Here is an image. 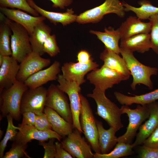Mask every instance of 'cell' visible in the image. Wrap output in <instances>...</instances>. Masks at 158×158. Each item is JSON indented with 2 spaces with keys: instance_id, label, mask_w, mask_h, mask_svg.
I'll return each instance as SVG.
<instances>
[{
  "instance_id": "cell-1",
  "label": "cell",
  "mask_w": 158,
  "mask_h": 158,
  "mask_svg": "<svg viewBox=\"0 0 158 158\" xmlns=\"http://www.w3.org/2000/svg\"><path fill=\"white\" fill-rule=\"evenodd\" d=\"M105 91L95 87L92 93L87 97L93 99L97 106L96 114L104 120L110 127L118 131L122 128L121 117L123 114L121 108L106 96Z\"/></svg>"
},
{
  "instance_id": "cell-2",
  "label": "cell",
  "mask_w": 158,
  "mask_h": 158,
  "mask_svg": "<svg viewBox=\"0 0 158 158\" xmlns=\"http://www.w3.org/2000/svg\"><path fill=\"white\" fill-rule=\"evenodd\" d=\"M120 54L133 77L130 85L131 89L135 90L138 84H142L150 90L152 89L153 85L151 77L157 74L158 68L142 63L134 56L133 52L126 49L120 48Z\"/></svg>"
},
{
  "instance_id": "cell-3",
  "label": "cell",
  "mask_w": 158,
  "mask_h": 158,
  "mask_svg": "<svg viewBox=\"0 0 158 158\" xmlns=\"http://www.w3.org/2000/svg\"><path fill=\"white\" fill-rule=\"evenodd\" d=\"M28 88L16 79L12 85L0 93V111L2 117L11 115L15 120L20 119V107L23 95Z\"/></svg>"
},
{
  "instance_id": "cell-4",
  "label": "cell",
  "mask_w": 158,
  "mask_h": 158,
  "mask_svg": "<svg viewBox=\"0 0 158 158\" xmlns=\"http://www.w3.org/2000/svg\"><path fill=\"white\" fill-rule=\"evenodd\" d=\"M80 121L83 133L95 153L101 154L96 120L87 99L80 93Z\"/></svg>"
},
{
  "instance_id": "cell-5",
  "label": "cell",
  "mask_w": 158,
  "mask_h": 158,
  "mask_svg": "<svg viewBox=\"0 0 158 158\" xmlns=\"http://www.w3.org/2000/svg\"><path fill=\"white\" fill-rule=\"evenodd\" d=\"M5 19L12 32L11 36V56L20 63L32 52L29 34L20 24L9 19L5 16Z\"/></svg>"
},
{
  "instance_id": "cell-6",
  "label": "cell",
  "mask_w": 158,
  "mask_h": 158,
  "mask_svg": "<svg viewBox=\"0 0 158 158\" xmlns=\"http://www.w3.org/2000/svg\"><path fill=\"white\" fill-rule=\"evenodd\" d=\"M110 13L123 18L125 15L123 3L120 0H105L101 5L87 10L78 15L76 22L80 24L97 23L105 15Z\"/></svg>"
},
{
  "instance_id": "cell-7",
  "label": "cell",
  "mask_w": 158,
  "mask_h": 158,
  "mask_svg": "<svg viewBox=\"0 0 158 158\" xmlns=\"http://www.w3.org/2000/svg\"><path fill=\"white\" fill-rule=\"evenodd\" d=\"M121 108L123 114H126L128 117L129 123L125 133L117 138L118 142L130 144L142 123L149 117L148 107L147 104H138L134 109L126 105H122Z\"/></svg>"
},
{
  "instance_id": "cell-8",
  "label": "cell",
  "mask_w": 158,
  "mask_h": 158,
  "mask_svg": "<svg viewBox=\"0 0 158 158\" xmlns=\"http://www.w3.org/2000/svg\"><path fill=\"white\" fill-rule=\"evenodd\" d=\"M57 80L59 84L58 88L68 95L72 112L73 126L74 128L78 129L83 133L80 121V94L81 88L80 85L75 82H71L66 80L62 74H59Z\"/></svg>"
},
{
  "instance_id": "cell-9",
  "label": "cell",
  "mask_w": 158,
  "mask_h": 158,
  "mask_svg": "<svg viewBox=\"0 0 158 158\" xmlns=\"http://www.w3.org/2000/svg\"><path fill=\"white\" fill-rule=\"evenodd\" d=\"M45 106L53 109L67 121L73 123L72 115L67 97L57 85L51 84L47 89Z\"/></svg>"
},
{
  "instance_id": "cell-10",
  "label": "cell",
  "mask_w": 158,
  "mask_h": 158,
  "mask_svg": "<svg viewBox=\"0 0 158 158\" xmlns=\"http://www.w3.org/2000/svg\"><path fill=\"white\" fill-rule=\"evenodd\" d=\"M87 79L95 87L104 91L126 80L119 73L103 65L100 68H96L87 74Z\"/></svg>"
},
{
  "instance_id": "cell-11",
  "label": "cell",
  "mask_w": 158,
  "mask_h": 158,
  "mask_svg": "<svg viewBox=\"0 0 158 158\" xmlns=\"http://www.w3.org/2000/svg\"><path fill=\"white\" fill-rule=\"evenodd\" d=\"M81 133L74 128L61 142L63 148L73 158H94L91 146L82 136Z\"/></svg>"
},
{
  "instance_id": "cell-12",
  "label": "cell",
  "mask_w": 158,
  "mask_h": 158,
  "mask_svg": "<svg viewBox=\"0 0 158 158\" xmlns=\"http://www.w3.org/2000/svg\"><path fill=\"white\" fill-rule=\"evenodd\" d=\"M47 94V89L43 86L35 89L28 88L22 97L20 107L21 114L27 111L35 113L44 112Z\"/></svg>"
},
{
  "instance_id": "cell-13",
  "label": "cell",
  "mask_w": 158,
  "mask_h": 158,
  "mask_svg": "<svg viewBox=\"0 0 158 158\" xmlns=\"http://www.w3.org/2000/svg\"><path fill=\"white\" fill-rule=\"evenodd\" d=\"M99 66L93 60L87 63L68 62L63 63L61 70L62 75L66 80L75 82L80 85L86 81L84 78L85 75Z\"/></svg>"
},
{
  "instance_id": "cell-14",
  "label": "cell",
  "mask_w": 158,
  "mask_h": 158,
  "mask_svg": "<svg viewBox=\"0 0 158 158\" xmlns=\"http://www.w3.org/2000/svg\"><path fill=\"white\" fill-rule=\"evenodd\" d=\"M51 63L50 59L43 58L32 51L20 63L16 79L24 83L29 77L48 66Z\"/></svg>"
},
{
  "instance_id": "cell-15",
  "label": "cell",
  "mask_w": 158,
  "mask_h": 158,
  "mask_svg": "<svg viewBox=\"0 0 158 158\" xmlns=\"http://www.w3.org/2000/svg\"><path fill=\"white\" fill-rule=\"evenodd\" d=\"M18 127V131L14 141L25 144H27L33 140L39 141H46L50 139L55 138L61 141L63 138L52 129L42 131L37 129L34 126Z\"/></svg>"
},
{
  "instance_id": "cell-16",
  "label": "cell",
  "mask_w": 158,
  "mask_h": 158,
  "mask_svg": "<svg viewBox=\"0 0 158 158\" xmlns=\"http://www.w3.org/2000/svg\"><path fill=\"white\" fill-rule=\"evenodd\" d=\"M1 12L9 19L23 27L29 35L33 32L35 26L46 18L41 16L30 15L19 9H14L0 6Z\"/></svg>"
},
{
  "instance_id": "cell-17",
  "label": "cell",
  "mask_w": 158,
  "mask_h": 158,
  "mask_svg": "<svg viewBox=\"0 0 158 158\" xmlns=\"http://www.w3.org/2000/svg\"><path fill=\"white\" fill-rule=\"evenodd\" d=\"M60 63L55 61L49 67L41 70L29 77L24 82L29 89H35L49 81L57 80L61 71Z\"/></svg>"
},
{
  "instance_id": "cell-18",
  "label": "cell",
  "mask_w": 158,
  "mask_h": 158,
  "mask_svg": "<svg viewBox=\"0 0 158 158\" xmlns=\"http://www.w3.org/2000/svg\"><path fill=\"white\" fill-rule=\"evenodd\" d=\"M147 104L149 111V116L139 128L135 140L132 144L134 147L142 144L158 125V102L155 101Z\"/></svg>"
},
{
  "instance_id": "cell-19",
  "label": "cell",
  "mask_w": 158,
  "mask_h": 158,
  "mask_svg": "<svg viewBox=\"0 0 158 158\" xmlns=\"http://www.w3.org/2000/svg\"><path fill=\"white\" fill-rule=\"evenodd\" d=\"M18 62L11 56H4L0 68V93L11 86L19 69Z\"/></svg>"
},
{
  "instance_id": "cell-20",
  "label": "cell",
  "mask_w": 158,
  "mask_h": 158,
  "mask_svg": "<svg viewBox=\"0 0 158 158\" xmlns=\"http://www.w3.org/2000/svg\"><path fill=\"white\" fill-rule=\"evenodd\" d=\"M27 1L32 7L55 25L60 23L63 26H65L76 21L78 15L74 14V11L72 8L68 9L64 13L50 11L37 6L33 0Z\"/></svg>"
},
{
  "instance_id": "cell-21",
  "label": "cell",
  "mask_w": 158,
  "mask_h": 158,
  "mask_svg": "<svg viewBox=\"0 0 158 158\" xmlns=\"http://www.w3.org/2000/svg\"><path fill=\"white\" fill-rule=\"evenodd\" d=\"M151 28L150 22H144L136 17L130 16L122 23L118 29L121 39L140 34L149 33Z\"/></svg>"
},
{
  "instance_id": "cell-22",
  "label": "cell",
  "mask_w": 158,
  "mask_h": 158,
  "mask_svg": "<svg viewBox=\"0 0 158 158\" xmlns=\"http://www.w3.org/2000/svg\"><path fill=\"white\" fill-rule=\"evenodd\" d=\"M104 47L100 55V59L103 61V65L119 73L126 80L128 79L131 73L123 57Z\"/></svg>"
},
{
  "instance_id": "cell-23",
  "label": "cell",
  "mask_w": 158,
  "mask_h": 158,
  "mask_svg": "<svg viewBox=\"0 0 158 158\" xmlns=\"http://www.w3.org/2000/svg\"><path fill=\"white\" fill-rule=\"evenodd\" d=\"M120 47L133 52L144 53L151 49L150 34H140L121 39Z\"/></svg>"
},
{
  "instance_id": "cell-24",
  "label": "cell",
  "mask_w": 158,
  "mask_h": 158,
  "mask_svg": "<svg viewBox=\"0 0 158 158\" xmlns=\"http://www.w3.org/2000/svg\"><path fill=\"white\" fill-rule=\"evenodd\" d=\"M96 123L101 154H104L108 153L118 142L117 138L115 135L118 130L114 128L111 127L108 129H105L104 127L102 122L97 120Z\"/></svg>"
},
{
  "instance_id": "cell-25",
  "label": "cell",
  "mask_w": 158,
  "mask_h": 158,
  "mask_svg": "<svg viewBox=\"0 0 158 158\" xmlns=\"http://www.w3.org/2000/svg\"><path fill=\"white\" fill-rule=\"evenodd\" d=\"M51 28L44 21L38 24L32 32L30 35V41L32 51L42 56L44 53L43 51L44 44L51 35Z\"/></svg>"
},
{
  "instance_id": "cell-26",
  "label": "cell",
  "mask_w": 158,
  "mask_h": 158,
  "mask_svg": "<svg viewBox=\"0 0 158 158\" xmlns=\"http://www.w3.org/2000/svg\"><path fill=\"white\" fill-rule=\"evenodd\" d=\"M44 112L47 116L52 129L63 138L74 129L73 124L67 121L53 109L45 106Z\"/></svg>"
},
{
  "instance_id": "cell-27",
  "label": "cell",
  "mask_w": 158,
  "mask_h": 158,
  "mask_svg": "<svg viewBox=\"0 0 158 158\" xmlns=\"http://www.w3.org/2000/svg\"><path fill=\"white\" fill-rule=\"evenodd\" d=\"M90 32L96 35L104 44V47L117 54H120L118 43L121 36L118 28L115 30L112 28H105L104 32L91 30Z\"/></svg>"
},
{
  "instance_id": "cell-28",
  "label": "cell",
  "mask_w": 158,
  "mask_h": 158,
  "mask_svg": "<svg viewBox=\"0 0 158 158\" xmlns=\"http://www.w3.org/2000/svg\"><path fill=\"white\" fill-rule=\"evenodd\" d=\"M114 96L122 105L129 106L133 104L144 105L158 100V88L150 92L140 95L130 96L119 92H115Z\"/></svg>"
},
{
  "instance_id": "cell-29",
  "label": "cell",
  "mask_w": 158,
  "mask_h": 158,
  "mask_svg": "<svg viewBox=\"0 0 158 158\" xmlns=\"http://www.w3.org/2000/svg\"><path fill=\"white\" fill-rule=\"evenodd\" d=\"M5 16L0 13V54L4 56H12L10 37L11 30L5 19Z\"/></svg>"
},
{
  "instance_id": "cell-30",
  "label": "cell",
  "mask_w": 158,
  "mask_h": 158,
  "mask_svg": "<svg viewBox=\"0 0 158 158\" xmlns=\"http://www.w3.org/2000/svg\"><path fill=\"white\" fill-rule=\"evenodd\" d=\"M125 12L132 11L136 15L137 17L140 20L149 19L152 15L158 13V7L153 6L149 1L142 0L139 1V7L132 6L123 2Z\"/></svg>"
},
{
  "instance_id": "cell-31",
  "label": "cell",
  "mask_w": 158,
  "mask_h": 158,
  "mask_svg": "<svg viewBox=\"0 0 158 158\" xmlns=\"http://www.w3.org/2000/svg\"><path fill=\"white\" fill-rule=\"evenodd\" d=\"M133 145L117 142L113 150L107 154L94 153V158H119L131 155L133 153Z\"/></svg>"
},
{
  "instance_id": "cell-32",
  "label": "cell",
  "mask_w": 158,
  "mask_h": 158,
  "mask_svg": "<svg viewBox=\"0 0 158 158\" xmlns=\"http://www.w3.org/2000/svg\"><path fill=\"white\" fill-rule=\"evenodd\" d=\"M8 121V126L4 136L0 143V158H3L4 152L9 140H14L18 133L19 127L15 126L13 123V118L10 114L6 117Z\"/></svg>"
},
{
  "instance_id": "cell-33",
  "label": "cell",
  "mask_w": 158,
  "mask_h": 158,
  "mask_svg": "<svg viewBox=\"0 0 158 158\" xmlns=\"http://www.w3.org/2000/svg\"><path fill=\"white\" fill-rule=\"evenodd\" d=\"M0 6L16 8L25 11L34 16L40 14L29 4L27 0H0Z\"/></svg>"
},
{
  "instance_id": "cell-34",
  "label": "cell",
  "mask_w": 158,
  "mask_h": 158,
  "mask_svg": "<svg viewBox=\"0 0 158 158\" xmlns=\"http://www.w3.org/2000/svg\"><path fill=\"white\" fill-rule=\"evenodd\" d=\"M28 145L14 141L9 151L5 153L3 158H20L24 156L30 158L25 150Z\"/></svg>"
},
{
  "instance_id": "cell-35",
  "label": "cell",
  "mask_w": 158,
  "mask_h": 158,
  "mask_svg": "<svg viewBox=\"0 0 158 158\" xmlns=\"http://www.w3.org/2000/svg\"><path fill=\"white\" fill-rule=\"evenodd\" d=\"M149 19L151 25L150 34L151 49L158 55V13L152 16Z\"/></svg>"
},
{
  "instance_id": "cell-36",
  "label": "cell",
  "mask_w": 158,
  "mask_h": 158,
  "mask_svg": "<svg viewBox=\"0 0 158 158\" xmlns=\"http://www.w3.org/2000/svg\"><path fill=\"white\" fill-rule=\"evenodd\" d=\"M43 51L51 57H54L60 52L57 45L55 34L50 35L45 41L43 46Z\"/></svg>"
},
{
  "instance_id": "cell-37",
  "label": "cell",
  "mask_w": 158,
  "mask_h": 158,
  "mask_svg": "<svg viewBox=\"0 0 158 158\" xmlns=\"http://www.w3.org/2000/svg\"><path fill=\"white\" fill-rule=\"evenodd\" d=\"M35 113L36 116L34 126L37 129L42 131L52 129L47 116L44 112L38 111Z\"/></svg>"
},
{
  "instance_id": "cell-38",
  "label": "cell",
  "mask_w": 158,
  "mask_h": 158,
  "mask_svg": "<svg viewBox=\"0 0 158 158\" xmlns=\"http://www.w3.org/2000/svg\"><path fill=\"white\" fill-rule=\"evenodd\" d=\"M55 138L49 140L47 142L45 141H39V144L44 149V158H54L56 153Z\"/></svg>"
},
{
  "instance_id": "cell-39",
  "label": "cell",
  "mask_w": 158,
  "mask_h": 158,
  "mask_svg": "<svg viewBox=\"0 0 158 158\" xmlns=\"http://www.w3.org/2000/svg\"><path fill=\"white\" fill-rule=\"evenodd\" d=\"M139 156L141 158H158V147L150 148L142 146L140 148Z\"/></svg>"
},
{
  "instance_id": "cell-40",
  "label": "cell",
  "mask_w": 158,
  "mask_h": 158,
  "mask_svg": "<svg viewBox=\"0 0 158 158\" xmlns=\"http://www.w3.org/2000/svg\"><path fill=\"white\" fill-rule=\"evenodd\" d=\"M142 146L150 148L158 147V125L151 135L144 142Z\"/></svg>"
},
{
  "instance_id": "cell-41",
  "label": "cell",
  "mask_w": 158,
  "mask_h": 158,
  "mask_svg": "<svg viewBox=\"0 0 158 158\" xmlns=\"http://www.w3.org/2000/svg\"><path fill=\"white\" fill-rule=\"evenodd\" d=\"M22 114V122L18 126H34L36 116L35 113L32 111H27L23 113Z\"/></svg>"
},
{
  "instance_id": "cell-42",
  "label": "cell",
  "mask_w": 158,
  "mask_h": 158,
  "mask_svg": "<svg viewBox=\"0 0 158 158\" xmlns=\"http://www.w3.org/2000/svg\"><path fill=\"white\" fill-rule=\"evenodd\" d=\"M55 142L56 149L55 158H73V156L63 148L61 142Z\"/></svg>"
},
{
  "instance_id": "cell-43",
  "label": "cell",
  "mask_w": 158,
  "mask_h": 158,
  "mask_svg": "<svg viewBox=\"0 0 158 158\" xmlns=\"http://www.w3.org/2000/svg\"><path fill=\"white\" fill-rule=\"evenodd\" d=\"M77 60L78 62L82 63H87L93 60L88 52L85 50H81L78 53Z\"/></svg>"
},
{
  "instance_id": "cell-44",
  "label": "cell",
  "mask_w": 158,
  "mask_h": 158,
  "mask_svg": "<svg viewBox=\"0 0 158 158\" xmlns=\"http://www.w3.org/2000/svg\"><path fill=\"white\" fill-rule=\"evenodd\" d=\"M53 3L52 7L64 9L71 4L73 0H49Z\"/></svg>"
},
{
  "instance_id": "cell-45",
  "label": "cell",
  "mask_w": 158,
  "mask_h": 158,
  "mask_svg": "<svg viewBox=\"0 0 158 158\" xmlns=\"http://www.w3.org/2000/svg\"><path fill=\"white\" fill-rule=\"evenodd\" d=\"M4 56L0 54V66L3 63Z\"/></svg>"
},
{
  "instance_id": "cell-46",
  "label": "cell",
  "mask_w": 158,
  "mask_h": 158,
  "mask_svg": "<svg viewBox=\"0 0 158 158\" xmlns=\"http://www.w3.org/2000/svg\"><path fill=\"white\" fill-rule=\"evenodd\" d=\"M3 133V131L1 130H0V138H1L2 137V136Z\"/></svg>"
}]
</instances>
